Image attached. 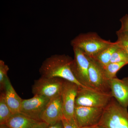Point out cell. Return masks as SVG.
Segmentation results:
<instances>
[{
    "instance_id": "obj_17",
    "label": "cell",
    "mask_w": 128,
    "mask_h": 128,
    "mask_svg": "<svg viewBox=\"0 0 128 128\" xmlns=\"http://www.w3.org/2000/svg\"><path fill=\"white\" fill-rule=\"evenodd\" d=\"M128 64L124 62L110 63L104 69L107 78L109 80L116 78L117 72Z\"/></svg>"
},
{
    "instance_id": "obj_19",
    "label": "cell",
    "mask_w": 128,
    "mask_h": 128,
    "mask_svg": "<svg viewBox=\"0 0 128 128\" xmlns=\"http://www.w3.org/2000/svg\"><path fill=\"white\" fill-rule=\"evenodd\" d=\"M9 68L4 62L2 60H0V89L1 91L4 90L6 81L8 78V72Z\"/></svg>"
},
{
    "instance_id": "obj_13",
    "label": "cell",
    "mask_w": 128,
    "mask_h": 128,
    "mask_svg": "<svg viewBox=\"0 0 128 128\" xmlns=\"http://www.w3.org/2000/svg\"><path fill=\"white\" fill-rule=\"evenodd\" d=\"M3 92L6 102L12 114L20 112L22 99L15 91L9 78Z\"/></svg>"
},
{
    "instance_id": "obj_2",
    "label": "cell",
    "mask_w": 128,
    "mask_h": 128,
    "mask_svg": "<svg viewBox=\"0 0 128 128\" xmlns=\"http://www.w3.org/2000/svg\"><path fill=\"white\" fill-rule=\"evenodd\" d=\"M101 128H128V111L112 98L98 124Z\"/></svg>"
},
{
    "instance_id": "obj_12",
    "label": "cell",
    "mask_w": 128,
    "mask_h": 128,
    "mask_svg": "<svg viewBox=\"0 0 128 128\" xmlns=\"http://www.w3.org/2000/svg\"><path fill=\"white\" fill-rule=\"evenodd\" d=\"M112 96L124 107H128V77L122 79L116 78L110 80Z\"/></svg>"
},
{
    "instance_id": "obj_22",
    "label": "cell",
    "mask_w": 128,
    "mask_h": 128,
    "mask_svg": "<svg viewBox=\"0 0 128 128\" xmlns=\"http://www.w3.org/2000/svg\"><path fill=\"white\" fill-rule=\"evenodd\" d=\"M121 28L119 30L128 36V15H126L120 19Z\"/></svg>"
},
{
    "instance_id": "obj_14",
    "label": "cell",
    "mask_w": 128,
    "mask_h": 128,
    "mask_svg": "<svg viewBox=\"0 0 128 128\" xmlns=\"http://www.w3.org/2000/svg\"><path fill=\"white\" fill-rule=\"evenodd\" d=\"M41 122L19 112L12 114L6 124L10 128H31Z\"/></svg>"
},
{
    "instance_id": "obj_16",
    "label": "cell",
    "mask_w": 128,
    "mask_h": 128,
    "mask_svg": "<svg viewBox=\"0 0 128 128\" xmlns=\"http://www.w3.org/2000/svg\"><path fill=\"white\" fill-rule=\"evenodd\" d=\"M12 114L6 102L4 92H2L0 96V124H6Z\"/></svg>"
},
{
    "instance_id": "obj_7",
    "label": "cell",
    "mask_w": 128,
    "mask_h": 128,
    "mask_svg": "<svg viewBox=\"0 0 128 128\" xmlns=\"http://www.w3.org/2000/svg\"><path fill=\"white\" fill-rule=\"evenodd\" d=\"M104 108L75 106L74 117L80 128L98 125L103 113Z\"/></svg>"
},
{
    "instance_id": "obj_5",
    "label": "cell",
    "mask_w": 128,
    "mask_h": 128,
    "mask_svg": "<svg viewBox=\"0 0 128 128\" xmlns=\"http://www.w3.org/2000/svg\"><path fill=\"white\" fill-rule=\"evenodd\" d=\"M64 80L58 78L41 76L34 81L32 86L34 96H40L51 99L61 94Z\"/></svg>"
},
{
    "instance_id": "obj_24",
    "label": "cell",
    "mask_w": 128,
    "mask_h": 128,
    "mask_svg": "<svg viewBox=\"0 0 128 128\" xmlns=\"http://www.w3.org/2000/svg\"><path fill=\"white\" fill-rule=\"evenodd\" d=\"M48 126V124L43 121H41L39 123L31 128H47Z\"/></svg>"
},
{
    "instance_id": "obj_8",
    "label": "cell",
    "mask_w": 128,
    "mask_h": 128,
    "mask_svg": "<svg viewBox=\"0 0 128 128\" xmlns=\"http://www.w3.org/2000/svg\"><path fill=\"white\" fill-rule=\"evenodd\" d=\"M80 86L66 80H64L61 92L64 118L70 120L74 118V112L76 98Z\"/></svg>"
},
{
    "instance_id": "obj_18",
    "label": "cell",
    "mask_w": 128,
    "mask_h": 128,
    "mask_svg": "<svg viewBox=\"0 0 128 128\" xmlns=\"http://www.w3.org/2000/svg\"><path fill=\"white\" fill-rule=\"evenodd\" d=\"M121 62H126L128 64V55L124 50L120 46L113 54L110 63Z\"/></svg>"
},
{
    "instance_id": "obj_10",
    "label": "cell",
    "mask_w": 128,
    "mask_h": 128,
    "mask_svg": "<svg viewBox=\"0 0 128 128\" xmlns=\"http://www.w3.org/2000/svg\"><path fill=\"white\" fill-rule=\"evenodd\" d=\"M89 76L92 88L103 93L111 94L110 80L107 78L103 68L91 58Z\"/></svg>"
},
{
    "instance_id": "obj_26",
    "label": "cell",
    "mask_w": 128,
    "mask_h": 128,
    "mask_svg": "<svg viewBox=\"0 0 128 128\" xmlns=\"http://www.w3.org/2000/svg\"><path fill=\"white\" fill-rule=\"evenodd\" d=\"M0 128H10L6 124H0Z\"/></svg>"
},
{
    "instance_id": "obj_25",
    "label": "cell",
    "mask_w": 128,
    "mask_h": 128,
    "mask_svg": "<svg viewBox=\"0 0 128 128\" xmlns=\"http://www.w3.org/2000/svg\"><path fill=\"white\" fill-rule=\"evenodd\" d=\"M81 128H101L98 125H94V126H89V127H84Z\"/></svg>"
},
{
    "instance_id": "obj_6",
    "label": "cell",
    "mask_w": 128,
    "mask_h": 128,
    "mask_svg": "<svg viewBox=\"0 0 128 128\" xmlns=\"http://www.w3.org/2000/svg\"><path fill=\"white\" fill-rule=\"evenodd\" d=\"M73 49L74 56L72 68L75 77L83 86L93 89L89 79V70L90 58L80 49L73 48Z\"/></svg>"
},
{
    "instance_id": "obj_21",
    "label": "cell",
    "mask_w": 128,
    "mask_h": 128,
    "mask_svg": "<svg viewBox=\"0 0 128 128\" xmlns=\"http://www.w3.org/2000/svg\"><path fill=\"white\" fill-rule=\"evenodd\" d=\"M62 121L64 128H81L77 124L74 118L70 120L64 118Z\"/></svg>"
},
{
    "instance_id": "obj_20",
    "label": "cell",
    "mask_w": 128,
    "mask_h": 128,
    "mask_svg": "<svg viewBox=\"0 0 128 128\" xmlns=\"http://www.w3.org/2000/svg\"><path fill=\"white\" fill-rule=\"evenodd\" d=\"M118 37L117 42L123 48L128 55V36L119 30L116 32Z\"/></svg>"
},
{
    "instance_id": "obj_3",
    "label": "cell",
    "mask_w": 128,
    "mask_h": 128,
    "mask_svg": "<svg viewBox=\"0 0 128 128\" xmlns=\"http://www.w3.org/2000/svg\"><path fill=\"white\" fill-rule=\"evenodd\" d=\"M113 43L102 39L96 33L89 32L79 34L72 40L71 44L73 48L80 49L93 58Z\"/></svg>"
},
{
    "instance_id": "obj_11",
    "label": "cell",
    "mask_w": 128,
    "mask_h": 128,
    "mask_svg": "<svg viewBox=\"0 0 128 128\" xmlns=\"http://www.w3.org/2000/svg\"><path fill=\"white\" fill-rule=\"evenodd\" d=\"M64 118L62 97L60 95L50 99L42 114L41 120L50 124L61 121Z\"/></svg>"
},
{
    "instance_id": "obj_4",
    "label": "cell",
    "mask_w": 128,
    "mask_h": 128,
    "mask_svg": "<svg viewBox=\"0 0 128 128\" xmlns=\"http://www.w3.org/2000/svg\"><path fill=\"white\" fill-rule=\"evenodd\" d=\"M112 97L111 94L103 93L92 88L80 87L75 105L104 108Z\"/></svg>"
},
{
    "instance_id": "obj_15",
    "label": "cell",
    "mask_w": 128,
    "mask_h": 128,
    "mask_svg": "<svg viewBox=\"0 0 128 128\" xmlns=\"http://www.w3.org/2000/svg\"><path fill=\"white\" fill-rule=\"evenodd\" d=\"M119 47V44L116 41L105 48L92 59L104 69L110 64L113 54Z\"/></svg>"
},
{
    "instance_id": "obj_23",
    "label": "cell",
    "mask_w": 128,
    "mask_h": 128,
    "mask_svg": "<svg viewBox=\"0 0 128 128\" xmlns=\"http://www.w3.org/2000/svg\"><path fill=\"white\" fill-rule=\"evenodd\" d=\"M47 128H64L63 122L61 120L52 124H48Z\"/></svg>"
},
{
    "instance_id": "obj_1",
    "label": "cell",
    "mask_w": 128,
    "mask_h": 128,
    "mask_svg": "<svg viewBox=\"0 0 128 128\" xmlns=\"http://www.w3.org/2000/svg\"><path fill=\"white\" fill-rule=\"evenodd\" d=\"M73 59L64 54H54L47 58L43 62L39 70L42 77L58 78L83 86L76 79L72 66ZM87 88V87H86Z\"/></svg>"
},
{
    "instance_id": "obj_9",
    "label": "cell",
    "mask_w": 128,
    "mask_h": 128,
    "mask_svg": "<svg viewBox=\"0 0 128 128\" xmlns=\"http://www.w3.org/2000/svg\"><path fill=\"white\" fill-rule=\"evenodd\" d=\"M50 99L40 96L22 99L20 112L32 119L41 121V115Z\"/></svg>"
}]
</instances>
